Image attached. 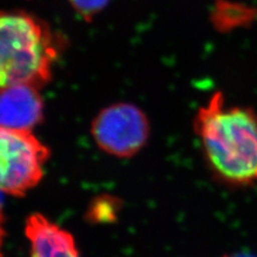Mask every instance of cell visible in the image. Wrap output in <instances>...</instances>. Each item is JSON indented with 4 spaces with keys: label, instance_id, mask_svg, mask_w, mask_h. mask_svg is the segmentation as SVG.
I'll list each match as a JSON object with an SVG mask.
<instances>
[{
    "label": "cell",
    "instance_id": "obj_1",
    "mask_svg": "<svg viewBox=\"0 0 257 257\" xmlns=\"http://www.w3.org/2000/svg\"><path fill=\"white\" fill-rule=\"evenodd\" d=\"M195 130L214 175L232 187L257 184V114L250 107L228 106L215 92L199 108Z\"/></svg>",
    "mask_w": 257,
    "mask_h": 257
},
{
    "label": "cell",
    "instance_id": "obj_8",
    "mask_svg": "<svg viewBox=\"0 0 257 257\" xmlns=\"http://www.w3.org/2000/svg\"><path fill=\"white\" fill-rule=\"evenodd\" d=\"M68 2L79 15L89 20L101 12L107 6L109 0H68Z\"/></svg>",
    "mask_w": 257,
    "mask_h": 257
},
{
    "label": "cell",
    "instance_id": "obj_7",
    "mask_svg": "<svg viewBox=\"0 0 257 257\" xmlns=\"http://www.w3.org/2000/svg\"><path fill=\"white\" fill-rule=\"evenodd\" d=\"M120 211V199L102 195L94 197L86 212L87 220L93 224H105L115 222Z\"/></svg>",
    "mask_w": 257,
    "mask_h": 257
},
{
    "label": "cell",
    "instance_id": "obj_4",
    "mask_svg": "<svg viewBox=\"0 0 257 257\" xmlns=\"http://www.w3.org/2000/svg\"><path fill=\"white\" fill-rule=\"evenodd\" d=\"M149 122L144 111L130 103H116L101 110L91 124L98 147L118 158H130L145 146Z\"/></svg>",
    "mask_w": 257,
    "mask_h": 257
},
{
    "label": "cell",
    "instance_id": "obj_2",
    "mask_svg": "<svg viewBox=\"0 0 257 257\" xmlns=\"http://www.w3.org/2000/svg\"><path fill=\"white\" fill-rule=\"evenodd\" d=\"M58 50L50 28L25 12L0 18V85L41 87L52 77Z\"/></svg>",
    "mask_w": 257,
    "mask_h": 257
},
{
    "label": "cell",
    "instance_id": "obj_6",
    "mask_svg": "<svg viewBox=\"0 0 257 257\" xmlns=\"http://www.w3.org/2000/svg\"><path fill=\"white\" fill-rule=\"evenodd\" d=\"M25 235L30 257H80L73 235L41 213L28 216Z\"/></svg>",
    "mask_w": 257,
    "mask_h": 257
},
{
    "label": "cell",
    "instance_id": "obj_9",
    "mask_svg": "<svg viewBox=\"0 0 257 257\" xmlns=\"http://www.w3.org/2000/svg\"><path fill=\"white\" fill-rule=\"evenodd\" d=\"M224 257H252L247 254H234V255H229V256H224Z\"/></svg>",
    "mask_w": 257,
    "mask_h": 257
},
{
    "label": "cell",
    "instance_id": "obj_3",
    "mask_svg": "<svg viewBox=\"0 0 257 257\" xmlns=\"http://www.w3.org/2000/svg\"><path fill=\"white\" fill-rule=\"evenodd\" d=\"M0 128L2 189L8 195L23 197L43 179L51 151L32 131Z\"/></svg>",
    "mask_w": 257,
    "mask_h": 257
},
{
    "label": "cell",
    "instance_id": "obj_5",
    "mask_svg": "<svg viewBox=\"0 0 257 257\" xmlns=\"http://www.w3.org/2000/svg\"><path fill=\"white\" fill-rule=\"evenodd\" d=\"M44 104L39 88L27 84L2 87L0 123L3 128L32 131L42 121Z\"/></svg>",
    "mask_w": 257,
    "mask_h": 257
}]
</instances>
